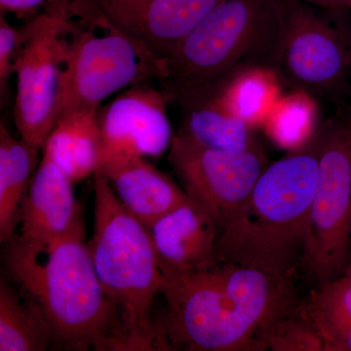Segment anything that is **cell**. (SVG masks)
<instances>
[{
    "label": "cell",
    "mask_w": 351,
    "mask_h": 351,
    "mask_svg": "<svg viewBox=\"0 0 351 351\" xmlns=\"http://www.w3.org/2000/svg\"><path fill=\"white\" fill-rule=\"evenodd\" d=\"M163 350H265L261 334L294 311L291 279L219 258L206 269L162 276Z\"/></svg>",
    "instance_id": "obj_1"
},
{
    "label": "cell",
    "mask_w": 351,
    "mask_h": 351,
    "mask_svg": "<svg viewBox=\"0 0 351 351\" xmlns=\"http://www.w3.org/2000/svg\"><path fill=\"white\" fill-rule=\"evenodd\" d=\"M82 219L71 232L45 246L9 240L7 267L15 282L36 302L54 343L73 350H122L114 304L95 270Z\"/></svg>",
    "instance_id": "obj_2"
},
{
    "label": "cell",
    "mask_w": 351,
    "mask_h": 351,
    "mask_svg": "<svg viewBox=\"0 0 351 351\" xmlns=\"http://www.w3.org/2000/svg\"><path fill=\"white\" fill-rule=\"evenodd\" d=\"M318 176V138L265 167L239 216L221 230L230 262L292 278L304 263Z\"/></svg>",
    "instance_id": "obj_3"
},
{
    "label": "cell",
    "mask_w": 351,
    "mask_h": 351,
    "mask_svg": "<svg viewBox=\"0 0 351 351\" xmlns=\"http://www.w3.org/2000/svg\"><path fill=\"white\" fill-rule=\"evenodd\" d=\"M289 0H223L163 60L164 93L214 92L248 69H276Z\"/></svg>",
    "instance_id": "obj_4"
},
{
    "label": "cell",
    "mask_w": 351,
    "mask_h": 351,
    "mask_svg": "<svg viewBox=\"0 0 351 351\" xmlns=\"http://www.w3.org/2000/svg\"><path fill=\"white\" fill-rule=\"evenodd\" d=\"M94 232L88 247L117 309L123 350H162L154 304L163 279L149 228L120 202L101 168L94 174Z\"/></svg>",
    "instance_id": "obj_5"
},
{
    "label": "cell",
    "mask_w": 351,
    "mask_h": 351,
    "mask_svg": "<svg viewBox=\"0 0 351 351\" xmlns=\"http://www.w3.org/2000/svg\"><path fill=\"white\" fill-rule=\"evenodd\" d=\"M76 4L94 27L85 29L71 22L58 119L64 113L98 112L113 94L163 77V62L154 53L108 24L84 0Z\"/></svg>",
    "instance_id": "obj_6"
},
{
    "label": "cell",
    "mask_w": 351,
    "mask_h": 351,
    "mask_svg": "<svg viewBox=\"0 0 351 351\" xmlns=\"http://www.w3.org/2000/svg\"><path fill=\"white\" fill-rule=\"evenodd\" d=\"M71 16L68 0H52L21 31L14 119L20 137L38 149L57 123Z\"/></svg>",
    "instance_id": "obj_7"
},
{
    "label": "cell",
    "mask_w": 351,
    "mask_h": 351,
    "mask_svg": "<svg viewBox=\"0 0 351 351\" xmlns=\"http://www.w3.org/2000/svg\"><path fill=\"white\" fill-rule=\"evenodd\" d=\"M318 176L302 265L318 285L346 269L351 233V124L319 127Z\"/></svg>",
    "instance_id": "obj_8"
},
{
    "label": "cell",
    "mask_w": 351,
    "mask_h": 351,
    "mask_svg": "<svg viewBox=\"0 0 351 351\" xmlns=\"http://www.w3.org/2000/svg\"><path fill=\"white\" fill-rule=\"evenodd\" d=\"M169 162L189 198L213 217L219 234L239 216L265 170L262 151H226L174 136Z\"/></svg>",
    "instance_id": "obj_9"
},
{
    "label": "cell",
    "mask_w": 351,
    "mask_h": 351,
    "mask_svg": "<svg viewBox=\"0 0 351 351\" xmlns=\"http://www.w3.org/2000/svg\"><path fill=\"white\" fill-rule=\"evenodd\" d=\"M351 66L350 43L311 4L289 0L276 71L294 90L334 97Z\"/></svg>",
    "instance_id": "obj_10"
},
{
    "label": "cell",
    "mask_w": 351,
    "mask_h": 351,
    "mask_svg": "<svg viewBox=\"0 0 351 351\" xmlns=\"http://www.w3.org/2000/svg\"><path fill=\"white\" fill-rule=\"evenodd\" d=\"M164 92L134 85L98 112L101 167L136 158L162 156L172 145V126Z\"/></svg>",
    "instance_id": "obj_11"
},
{
    "label": "cell",
    "mask_w": 351,
    "mask_h": 351,
    "mask_svg": "<svg viewBox=\"0 0 351 351\" xmlns=\"http://www.w3.org/2000/svg\"><path fill=\"white\" fill-rule=\"evenodd\" d=\"M223 0H85L163 62Z\"/></svg>",
    "instance_id": "obj_12"
},
{
    "label": "cell",
    "mask_w": 351,
    "mask_h": 351,
    "mask_svg": "<svg viewBox=\"0 0 351 351\" xmlns=\"http://www.w3.org/2000/svg\"><path fill=\"white\" fill-rule=\"evenodd\" d=\"M147 228L162 276L206 269L221 258L218 226L191 198Z\"/></svg>",
    "instance_id": "obj_13"
},
{
    "label": "cell",
    "mask_w": 351,
    "mask_h": 351,
    "mask_svg": "<svg viewBox=\"0 0 351 351\" xmlns=\"http://www.w3.org/2000/svg\"><path fill=\"white\" fill-rule=\"evenodd\" d=\"M68 174L43 154L21 208L18 239L45 246L61 239L82 219Z\"/></svg>",
    "instance_id": "obj_14"
},
{
    "label": "cell",
    "mask_w": 351,
    "mask_h": 351,
    "mask_svg": "<svg viewBox=\"0 0 351 351\" xmlns=\"http://www.w3.org/2000/svg\"><path fill=\"white\" fill-rule=\"evenodd\" d=\"M101 169L120 202L147 228L189 198L184 189L145 158L107 164Z\"/></svg>",
    "instance_id": "obj_15"
},
{
    "label": "cell",
    "mask_w": 351,
    "mask_h": 351,
    "mask_svg": "<svg viewBox=\"0 0 351 351\" xmlns=\"http://www.w3.org/2000/svg\"><path fill=\"white\" fill-rule=\"evenodd\" d=\"M43 151L75 182L94 176L101 168L98 112L64 113L51 131Z\"/></svg>",
    "instance_id": "obj_16"
},
{
    "label": "cell",
    "mask_w": 351,
    "mask_h": 351,
    "mask_svg": "<svg viewBox=\"0 0 351 351\" xmlns=\"http://www.w3.org/2000/svg\"><path fill=\"white\" fill-rule=\"evenodd\" d=\"M186 112V132L200 144L226 151H260L255 127L240 119L219 101L213 92L181 101Z\"/></svg>",
    "instance_id": "obj_17"
},
{
    "label": "cell",
    "mask_w": 351,
    "mask_h": 351,
    "mask_svg": "<svg viewBox=\"0 0 351 351\" xmlns=\"http://www.w3.org/2000/svg\"><path fill=\"white\" fill-rule=\"evenodd\" d=\"M39 149L0 124V240L6 243L19 226L20 212Z\"/></svg>",
    "instance_id": "obj_18"
},
{
    "label": "cell",
    "mask_w": 351,
    "mask_h": 351,
    "mask_svg": "<svg viewBox=\"0 0 351 351\" xmlns=\"http://www.w3.org/2000/svg\"><path fill=\"white\" fill-rule=\"evenodd\" d=\"M298 311L319 335L326 351H351V279L318 286Z\"/></svg>",
    "instance_id": "obj_19"
},
{
    "label": "cell",
    "mask_w": 351,
    "mask_h": 351,
    "mask_svg": "<svg viewBox=\"0 0 351 351\" xmlns=\"http://www.w3.org/2000/svg\"><path fill=\"white\" fill-rule=\"evenodd\" d=\"M54 343L43 313L31 298L0 283V350L43 351Z\"/></svg>",
    "instance_id": "obj_20"
},
{
    "label": "cell",
    "mask_w": 351,
    "mask_h": 351,
    "mask_svg": "<svg viewBox=\"0 0 351 351\" xmlns=\"http://www.w3.org/2000/svg\"><path fill=\"white\" fill-rule=\"evenodd\" d=\"M281 82L276 69L256 68L235 75L214 91L233 114L251 126H262L281 97Z\"/></svg>",
    "instance_id": "obj_21"
},
{
    "label": "cell",
    "mask_w": 351,
    "mask_h": 351,
    "mask_svg": "<svg viewBox=\"0 0 351 351\" xmlns=\"http://www.w3.org/2000/svg\"><path fill=\"white\" fill-rule=\"evenodd\" d=\"M318 106L313 95L293 90L281 95L265 117L262 127L281 149L299 151L317 133Z\"/></svg>",
    "instance_id": "obj_22"
},
{
    "label": "cell",
    "mask_w": 351,
    "mask_h": 351,
    "mask_svg": "<svg viewBox=\"0 0 351 351\" xmlns=\"http://www.w3.org/2000/svg\"><path fill=\"white\" fill-rule=\"evenodd\" d=\"M263 348L274 351H326L319 335L298 311L279 316L261 334Z\"/></svg>",
    "instance_id": "obj_23"
},
{
    "label": "cell",
    "mask_w": 351,
    "mask_h": 351,
    "mask_svg": "<svg viewBox=\"0 0 351 351\" xmlns=\"http://www.w3.org/2000/svg\"><path fill=\"white\" fill-rule=\"evenodd\" d=\"M22 43V32L9 24L3 14L0 16V94L5 99L11 76L15 75L16 64Z\"/></svg>",
    "instance_id": "obj_24"
},
{
    "label": "cell",
    "mask_w": 351,
    "mask_h": 351,
    "mask_svg": "<svg viewBox=\"0 0 351 351\" xmlns=\"http://www.w3.org/2000/svg\"><path fill=\"white\" fill-rule=\"evenodd\" d=\"M52 0H0L1 14H29Z\"/></svg>",
    "instance_id": "obj_25"
},
{
    "label": "cell",
    "mask_w": 351,
    "mask_h": 351,
    "mask_svg": "<svg viewBox=\"0 0 351 351\" xmlns=\"http://www.w3.org/2000/svg\"><path fill=\"white\" fill-rule=\"evenodd\" d=\"M304 2L313 6L322 7V8H341L348 7L350 0H297Z\"/></svg>",
    "instance_id": "obj_26"
},
{
    "label": "cell",
    "mask_w": 351,
    "mask_h": 351,
    "mask_svg": "<svg viewBox=\"0 0 351 351\" xmlns=\"http://www.w3.org/2000/svg\"><path fill=\"white\" fill-rule=\"evenodd\" d=\"M343 276L348 277V278L351 279V265H350V267H346L345 274H343Z\"/></svg>",
    "instance_id": "obj_27"
},
{
    "label": "cell",
    "mask_w": 351,
    "mask_h": 351,
    "mask_svg": "<svg viewBox=\"0 0 351 351\" xmlns=\"http://www.w3.org/2000/svg\"><path fill=\"white\" fill-rule=\"evenodd\" d=\"M348 8H350L351 10V0L350 2V4H348ZM350 57H351V36H350Z\"/></svg>",
    "instance_id": "obj_28"
}]
</instances>
